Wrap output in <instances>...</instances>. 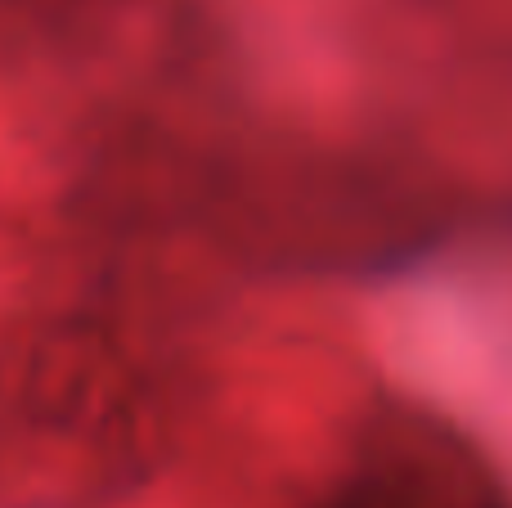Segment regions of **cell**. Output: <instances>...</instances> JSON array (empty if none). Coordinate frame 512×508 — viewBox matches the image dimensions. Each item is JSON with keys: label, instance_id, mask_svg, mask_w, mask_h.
Segmentation results:
<instances>
[{"label": "cell", "instance_id": "6da1fadb", "mask_svg": "<svg viewBox=\"0 0 512 508\" xmlns=\"http://www.w3.org/2000/svg\"><path fill=\"white\" fill-rule=\"evenodd\" d=\"M310 508H512L445 432L409 419L364 432Z\"/></svg>", "mask_w": 512, "mask_h": 508}]
</instances>
